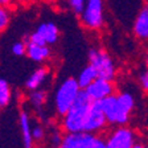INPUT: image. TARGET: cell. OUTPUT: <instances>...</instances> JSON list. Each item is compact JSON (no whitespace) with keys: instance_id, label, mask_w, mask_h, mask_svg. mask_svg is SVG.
I'll list each match as a JSON object with an SVG mask.
<instances>
[{"instance_id":"cell-16","label":"cell","mask_w":148,"mask_h":148,"mask_svg":"<svg viewBox=\"0 0 148 148\" xmlns=\"http://www.w3.org/2000/svg\"><path fill=\"white\" fill-rule=\"evenodd\" d=\"M46 99H48V94L42 89L33 90V91H29V94H28V102L34 110H41L45 106Z\"/></svg>"},{"instance_id":"cell-9","label":"cell","mask_w":148,"mask_h":148,"mask_svg":"<svg viewBox=\"0 0 148 148\" xmlns=\"http://www.w3.org/2000/svg\"><path fill=\"white\" fill-rule=\"evenodd\" d=\"M85 91L92 102H101L108 97L114 95L116 91V87H115L114 81L98 77L91 85H89L85 89Z\"/></svg>"},{"instance_id":"cell-8","label":"cell","mask_w":148,"mask_h":148,"mask_svg":"<svg viewBox=\"0 0 148 148\" xmlns=\"http://www.w3.org/2000/svg\"><path fill=\"white\" fill-rule=\"evenodd\" d=\"M58 38H60L58 27L52 21H46V23H41L36 28V31L29 34L28 41L41 44V45H53V44L58 41Z\"/></svg>"},{"instance_id":"cell-5","label":"cell","mask_w":148,"mask_h":148,"mask_svg":"<svg viewBox=\"0 0 148 148\" xmlns=\"http://www.w3.org/2000/svg\"><path fill=\"white\" fill-rule=\"evenodd\" d=\"M89 64L97 70L98 77L114 81L118 68L110 54L102 48H92L89 52Z\"/></svg>"},{"instance_id":"cell-6","label":"cell","mask_w":148,"mask_h":148,"mask_svg":"<svg viewBox=\"0 0 148 148\" xmlns=\"http://www.w3.org/2000/svg\"><path fill=\"white\" fill-rule=\"evenodd\" d=\"M60 148H107L106 140L99 134H65Z\"/></svg>"},{"instance_id":"cell-26","label":"cell","mask_w":148,"mask_h":148,"mask_svg":"<svg viewBox=\"0 0 148 148\" xmlns=\"http://www.w3.org/2000/svg\"><path fill=\"white\" fill-rule=\"evenodd\" d=\"M145 148H148V145H147V147H145Z\"/></svg>"},{"instance_id":"cell-15","label":"cell","mask_w":148,"mask_h":148,"mask_svg":"<svg viewBox=\"0 0 148 148\" xmlns=\"http://www.w3.org/2000/svg\"><path fill=\"white\" fill-rule=\"evenodd\" d=\"M97 78H98V73H97L95 69L89 64L87 66H85V68L79 71V74H78V77H77V81H78V83H79L81 89L85 90L89 85H91Z\"/></svg>"},{"instance_id":"cell-1","label":"cell","mask_w":148,"mask_h":148,"mask_svg":"<svg viewBox=\"0 0 148 148\" xmlns=\"http://www.w3.org/2000/svg\"><path fill=\"white\" fill-rule=\"evenodd\" d=\"M110 126H127L135 110V97L130 91H119L99 102Z\"/></svg>"},{"instance_id":"cell-2","label":"cell","mask_w":148,"mask_h":148,"mask_svg":"<svg viewBox=\"0 0 148 148\" xmlns=\"http://www.w3.org/2000/svg\"><path fill=\"white\" fill-rule=\"evenodd\" d=\"M91 105L92 101L86 94V91L82 90L77 101L74 102V105L61 116L60 130L64 134L85 132V124H86L87 114H89Z\"/></svg>"},{"instance_id":"cell-10","label":"cell","mask_w":148,"mask_h":148,"mask_svg":"<svg viewBox=\"0 0 148 148\" xmlns=\"http://www.w3.org/2000/svg\"><path fill=\"white\" fill-rule=\"evenodd\" d=\"M108 122L106 119V115L101 107L99 102H92L90 111L87 114L86 124H85V132L90 134H99L101 135L106 130Z\"/></svg>"},{"instance_id":"cell-19","label":"cell","mask_w":148,"mask_h":148,"mask_svg":"<svg viewBox=\"0 0 148 148\" xmlns=\"http://www.w3.org/2000/svg\"><path fill=\"white\" fill-rule=\"evenodd\" d=\"M11 50H12V53L16 57L27 56V41H16V42H13Z\"/></svg>"},{"instance_id":"cell-3","label":"cell","mask_w":148,"mask_h":148,"mask_svg":"<svg viewBox=\"0 0 148 148\" xmlns=\"http://www.w3.org/2000/svg\"><path fill=\"white\" fill-rule=\"evenodd\" d=\"M82 91L77 78H66L57 86L53 95V103H54V111L60 118L74 105L77 101L79 92Z\"/></svg>"},{"instance_id":"cell-23","label":"cell","mask_w":148,"mask_h":148,"mask_svg":"<svg viewBox=\"0 0 148 148\" xmlns=\"http://www.w3.org/2000/svg\"><path fill=\"white\" fill-rule=\"evenodd\" d=\"M16 3H17V0H0V5H1V7H7V8L13 7Z\"/></svg>"},{"instance_id":"cell-4","label":"cell","mask_w":148,"mask_h":148,"mask_svg":"<svg viewBox=\"0 0 148 148\" xmlns=\"http://www.w3.org/2000/svg\"><path fill=\"white\" fill-rule=\"evenodd\" d=\"M78 16L82 27L87 31L97 32L102 29L105 25V0H86Z\"/></svg>"},{"instance_id":"cell-20","label":"cell","mask_w":148,"mask_h":148,"mask_svg":"<svg viewBox=\"0 0 148 148\" xmlns=\"http://www.w3.org/2000/svg\"><path fill=\"white\" fill-rule=\"evenodd\" d=\"M138 81H139V86H140L142 91L148 95V68H145L143 71H140Z\"/></svg>"},{"instance_id":"cell-18","label":"cell","mask_w":148,"mask_h":148,"mask_svg":"<svg viewBox=\"0 0 148 148\" xmlns=\"http://www.w3.org/2000/svg\"><path fill=\"white\" fill-rule=\"evenodd\" d=\"M12 18V13H11V8L0 5V33L4 32L8 28L9 23Z\"/></svg>"},{"instance_id":"cell-12","label":"cell","mask_w":148,"mask_h":148,"mask_svg":"<svg viewBox=\"0 0 148 148\" xmlns=\"http://www.w3.org/2000/svg\"><path fill=\"white\" fill-rule=\"evenodd\" d=\"M49 77H50V71L46 66L37 68L34 71H32L31 75L28 77V79L25 81V89L28 91L42 89V86L48 82Z\"/></svg>"},{"instance_id":"cell-7","label":"cell","mask_w":148,"mask_h":148,"mask_svg":"<svg viewBox=\"0 0 148 148\" xmlns=\"http://www.w3.org/2000/svg\"><path fill=\"white\" fill-rule=\"evenodd\" d=\"M105 140L107 148H132L138 142L136 132L128 126H118L112 128Z\"/></svg>"},{"instance_id":"cell-11","label":"cell","mask_w":148,"mask_h":148,"mask_svg":"<svg viewBox=\"0 0 148 148\" xmlns=\"http://www.w3.org/2000/svg\"><path fill=\"white\" fill-rule=\"evenodd\" d=\"M18 127H20V132H21V139H23V147L24 148H33L34 140L32 136V120L29 112L23 110L18 114Z\"/></svg>"},{"instance_id":"cell-25","label":"cell","mask_w":148,"mask_h":148,"mask_svg":"<svg viewBox=\"0 0 148 148\" xmlns=\"http://www.w3.org/2000/svg\"><path fill=\"white\" fill-rule=\"evenodd\" d=\"M144 61H145V66L148 68V52H147V54H145V58H144Z\"/></svg>"},{"instance_id":"cell-22","label":"cell","mask_w":148,"mask_h":148,"mask_svg":"<svg viewBox=\"0 0 148 148\" xmlns=\"http://www.w3.org/2000/svg\"><path fill=\"white\" fill-rule=\"evenodd\" d=\"M85 1H86V0H66L69 8H70L75 15H79V13L82 12L83 5H85Z\"/></svg>"},{"instance_id":"cell-14","label":"cell","mask_w":148,"mask_h":148,"mask_svg":"<svg viewBox=\"0 0 148 148\" xmlns=\"http://www.w3.org/2000/svg\"><path fill=\"white\" fill-rule=\"evenodd\" d=\"M132 31L136 38L142 41H148V1L136 16Z\"/></svg>"},{"instance_id":"cell-17","label":"cell","mask_w":148,"mask_h":148,"mask_svg":"<svg viewBox=\"0 0 148 148\" xmlns=\"http://www.w3.org/2000/svg\"><path fill=\"white\" fill-rule=\"evenodd\" d=\"M12 87L9 86L8 81L0 78V108H4L12 102Z\"/></svg>"},{"instance_id":"cell-21","label":"cell","mask_w":148,"mask_h":148,"mask_svg":"<svg viewBox=\"0 0 148 148\" xmlns=\"http://www.w3.org/2000/svg\"><path fill=\"white\" fill-rule=\"evenodd\" d=\"M32 136H33V140L34 142H40L45 138V128H44L42 124L37 123L33 126L32 128Z\"/></svg>"},{"instance_id":"cell-24","label":"cell","mask_w":148,"mask_h":148,"mask_svg":"<svg viewBox=\"0 0 148 148\" xmlns=\"http://www.w3.org/2000/svg\"><path fill=\"white\" fill-rule=\"evenodd\" d=\"M132 148H145V145L143 144V143H140V142H136L135 144L132 145Z\"/></svg>"},{"instance_id":"cell-13","label":"cell","mask_w":148,"mask_h":148,"mask_svg":"<svg viewBox=\"0 0 148 148\" xmlns=\"http://www.w3.org/2000/svg\"><path fill=\"white\" fill-rule=\"evenodd\" d=\"M27 56L33 62L42 64L48 61L52 54H50L49 45H41V44H36L27 40Z\"/></svg>"}]
</instances>
